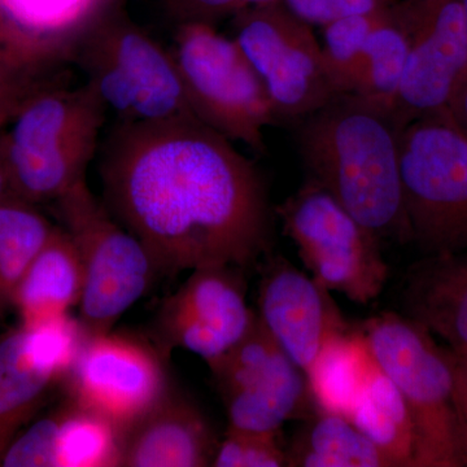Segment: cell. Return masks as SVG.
Masks as SVG:
<instances>
[{"mask_svg": "<svg viewBox=\"0 0 467 467\" xmlns=\"http://www.w3.org/2000/svg\"><path fill=\"white\" fill-rule=\"evenodd\" d=\"M460 355H462V353H460ZM463 356H466V358H467V353H466V355H463Z\"/></svg>", "mask_w": 467, "mask_h": 467, "instance_id": "8d00e7d4", "label": "cell"}, {"mask_svg": "<svg viewBox=\"0 0 467 467\" xmlns=\"http://www.w3.org/2000/svg\"><path fill=\"white\" fill-rule=\"evenodd\" d=\"M313 278L353 303L376 300L389 279L380 242L312 181L275 208Z\"/></svg>", "mask_w": 467, "mask_h": 467, "instance_id": "9c48e42d", "label": "cell"}, {"mask_svg": "<svg viewBox=\"0 0 467 467\" xmlns=\"http://www.w3.org/2000/svg\"><path fill=\"white\" fill-rule=\"evenodd\" d=\"M107 110L86 82L70 88L58 79L30 95L0 135L15 196L57 202L84 181Z\"/></svg>", "mask_w": 467, "mask_h": 467, "instance_id": "3957f363", "label": "cell"}, {"mask_svg": "<svg viewBox=\"0 0 467 467\" xmlns=\"http://www.w3.org/2000/svg\"><path fill=\"white\" fill-rule=\"evenodd\" d=\"M400 171L411 242L427 256L467 251V138L445 110L400 135Z\"/></svg>", "mask_w": 467, "mask_h": 467, "instance_id": "52a82bcc", "label": "cell"}, {"mask_svg": "<svg viewBox=\"0 0 467 467\" xmlns=\"http://www.w3.org/2000/svg\"><path fill=\"white\" fill-rule=\"evenodd\" d=\"M164 358L140 337L112 331L86 337L61 389L126 432L171 391Z\"/></svg>", "mask_w": 467, "mask_h": 467, "instance_id": "7c38bea8", "label": "cell"}, {"mask_svg": "<svg viewBox=\"0 0 467 467\" xmlns=\"http://www.w3.org/2000/svg\"><path fill=\"white\" fill-rule=\"evenodd\" d=\"M125 431L66 399L18 432L0 459L5 467L121 466Z\"/></svg>", "mask_w": 467, "mask_h": 467, "instance_id": "e0dca14e", "label": "cell"}, {"mask_svg": "<svg viewBox=\"0 0 467 467\" xmlns=\"http://www.w3.org/2000/svg\"><path fill=\"white\" fill-rule=\"evenodd\" d=\"M84 285V267L75 242L64 227L55 226L18 285L14 309L23 325L64 317L79 306Z\"/></svg>", "mask_w": 467, "mask_h": 467, "instance_id": "ffe728a7", "label": "cell"}, {"mask_svg": "<svg viewBox=\"0 0 467 467\" xmlns=\"http://www.w3.org/2000/svg\"><path fill=\"white\" fill-rule=\"evenodd\" d=\"M359 330L407 404L414 427V467L463 466L451 350L399 313L373 316Z\"/></svg>", "mask_w": 467, "mask_h": 467, "instance_id": "277c9868", "label": "cell"}, {"mask_svg": "<svg viewBox=\"0 0 467 467\" xmlns=\"http://www.w3.org/2000/svg\"><path fill=\"white\" fill-rule=\"evenodd\" d=\"M57 207L84 267L79 325L86 337L109 333L149 290L156 267L142 243L113 217L86 180L57 199Z\"/></svg>", "mask_w": 467, "mask_h": 467, "instance_id": "ba28073f", "label": "cell"}, {"mask_svg": "<svg viewBox=\"0 0 467 467\" xmlns=\"http://www.w3.org/2000/svg\"><path fill=\"white\" fill-rule=\"evenodd\" d=\"M9 198H16V196H15L14 190H12L11 178H9L5 153H3L2 140H0V202Z\"/></svg>", "mask_w": 467, "mask_h": 467, "instance_id": "836d02e7", "label": "cell"}, {"mask_svg": "<svg viewBox=\"0 0 467 467\" xmlns=\"http://www.w3.org/2000/svg\"><path fill=\"white\" fill-rule=\"evenodd\" d=\"M408 36L407 67L392 115L401 130L441 112L467 75V15L462 0H398Z\"/></svg>", "mask_w": 467, "mask_h": 467, "instance_id": "4fadbf2b", "label": "cell"}, {"mask_svg": "<svg viewBox=\"0 0 467 467\" xmlns=\"http://www.w3.org/2000/svg\"><path fill=\"white\" fill-rule=\"evenodd\" d=\"M306 420L285 450L288 467H393L348 418L316 411Z\"/></svg>", "mask_w": 467, "mask_h": 467, "instance_id": "7402d4cb", "label": "cell"}, {"mask_svg": "<svg viewBox=\"0 0 467 467\" xmlns=\"http://www.w3.org/2000/svg\"><path fill=\"white\" fill-rule=\"evenodd\" d=\"M454 407H456L459 426L467 425V358L453 352Z\"/></svg>", "mask_w": 467, "mask_h": 467, "instance_id": "1f68e13d", "label": "cell"}, {"mask_svg": "<svg viewBox=\"0 0 467 467\" xmlns=\"http://www.w3.org/2000/svg\"><path fill=\"white\" fill-rule=\"evenodd\" d=\"M72 61L121 122L193 116L171 50L119 9L107 8L77 39Z\"/></svg>", "mask_w": 467, "mask_h": 467, "instance_id": "5b68a950", "label": "cell"}, {"mask_svg": "<svg viewBox=\"0 0 467 467\" xmlns=\"http://www.w3.org/2000/svg\"><path fill=\"white\" fill-rule=\"evenodd\" d=\"M233 39L265 86L281 125H295L340 94L312 26L284 0L232 18Z\"/></svg>", "mask_w": 467, "mask_h": 467, "instance_id": "30bf717a", "label": "cell"}, {"mask_svg": "<svg viewBox=\"0 0 467 467\" xmlns=\"http://www.w3.org/2000/svg\"><path fill=\"white\" fill-rule=\"evenodd\" d=\"M100 173L107 208L158 275L244 269L270 254L275 212L260 171L196 117L121 122Z\"/></svg>", "mask_w": 467, "mask_h": 467, "instance_id": "6da1fadb", "label": "cell"}, {"mask_svg": "<svg viewBox=\"0 0 467 467\" xmlns=\"http://www.w3.org/2000/svg\"><path fill=\"white\" fill-rule=\"evenodd\" d=\"M276 0H168V8L178 24L202 23L214 26L223 18L234 17L247 9Z\"/></svg>", "mask_w": 467, "mask_h": 467, "instance_id": "4dcf8cb0", "label": "cell"}, {"mask_svg": "<svg viewBox=\"0 0 467 467\" xmlns=\"http://www.w3.org/2000/svg\"><path fill=\"white\" fill-rule=\"evenodd\" d=\"M214 467H285L287 453L281 444V432L244 431L227 427L218 442Z\"/></svg>", "mask_w": 467, "mask_h": 467, "instance_id": "83f0119b", "label": "cell"}, {"mask_svg": "<svg viewBox=\"0 0 467 467\" xmlns=\"http://www.w3.org/2000/svg\"><path fill=\"white\" fill-rule=\"evenodd\" d=\"M171 50L196 119L256 155L278 119L265 86L234 39L202 23L178 24Z\"/></svg>", "mask_w": 467, "mask_h": 467, "instance_id": "8992f818", "label": "cell"}, {"mask_svg": "<svg viewBox=\"0 0 467 467\" xmlns=\"http://www.w3.org/2000/svg\"><path fill=\"white\" fill-rule=\"evenodd\" d=\"M109 0H0L11 23L41 39L75 48L77 39L106 11Z\"/></svg>", "mask_w": 467, "mask_h": 467, "instance_id": "484cf974", "label": "cell"}, {"mask_svg": "<svg viewBox=\"0 0 467 467\" xmlns=\"http://www.w3.org/2000/svg\"><path fill=\"white\" fill-rule=\"evenodd\" d=\"M348 420L391 460L393 467H414L410 413L398 387L377 362Z\"/></svg>", "mask_w": 467, "mask_h": 467, "instance_id": "603a6c76", "label": "cell"}, {"mask_svg": "<svg viewBox=\"0 0 467 467\" xmlns=\"http://www.w3.org/2000/svg\"><path fill=\"white\" fill-rule=\"evenodd\" d=\"M241 267L192 270L180 290L164 300L156 319L161 352L182 348L216 361L250 331L257 315L245 301Z\"/></svg>", "mask_w": 467, "mask_h": 467, "instance_id": "9a60e30c", "label": "cell"}, {"mask_svg": "<svg viewBox=\"0 0 467 467\" xmlns=\"http://www.w3.org/2000/svg\"><path fill=\"white\" fill-rule=\"evenodd\" d=\"M392 7L353 15L325 26L322 50L340 94H348L349 73L353 64L358 60L370 34L389 17Z\"/></svg>", "mask_w": 467, "mask_h": 467, "instance_id": "4316f807", "label": "cell"}, {"mask_svg": "<svg viewBox=\"0 0 467 467\" xmlns=\"http://www.w3.org/2000/svg\"><path fill=\"white\" fill-rule=\"evenodd\" d=\"M229 427L281 432L287 420L316 413L306 373L282 350L259 316L244 337L208 365Z\"/></svg>", "mask_w": 467, "mask_h": 467, "instance_id": "8fae6325", "label": "cell"}, {"mask_svg": "<svg viewBox=\"0 0 467 467\" xmlns=\"http://www.w3.org/2000/svg\"><path fill=\"white\" fill-rule=\"evenodd\" d=\"M330 292L284 257L267 254L259 285V318L304 373L328 337L350 327Z\"/></svg>", "mask_w": 467, "mask_h": 467, "instance_id": "2e32d148", "label": "cell"}, {"mask_svg": "<svg viewBox=\"0 0 467 467\" xmlns=\"http://www.w3.org/2000/svg\"><path fill=\"white\" fill-rule=\"evenodd\" d=\"M54 229L36 204L18 198L0 202V321L14 309L18 285Z\"/></svg>", "mask_w": 467, "mask_h": 467, "instance_id": "cb8c5ba5", "label": "cell"}, {"mask_svg": "<svg viewBox=\"0 0 467 467\" xmlns=\"http://www.w3.org/2000/svg\"><path fill=\"white\" fill-rule=\"evenodd\" d=\"M389 2L396 3V2H398V0H389Z\"/></svg>", "mask_w": 467, "mask_h": 467, "instance_id": "d590c367", "label": "cell"}, {"mask_svg": "<svg viewBox=\"0 0 467 467\" xmlns=\"http://www.w3.org/2000/svg\"><path fill=\"white\" fill-rule=\"evenodd\" d=\"M445 112L459 128L461 133L467 138V75L451 97Z\"/></svg>", "mask_w": 467, "mask_h": 467, "instance_id": "d6a6232c", "label": "cell"}, {"mask_svg": "<svg viewBox=\"0 0 467 467\" xmlns=\"http://www.w3.org/2000/svg\"><path fill=\"white\" fill-rule=\"evenodd\" d=\"M57 67L0 64V134L30 95L43 86L57 81L51 77Z\"/></svg>", "mask_w": 467, "mask_h": 467, "instance_id": "f1b7e54d", "label": "cell"}, {"mask_svg": "<svg viewBox=\"0 0 467 467\" xmlns=\"http://www.w3.org/2000/svg\"><path fill=\"white\" fill-rule=\"evenodd\" d=\"M86 334L69 315L0 335V459L61 387Z\"/></svg>", "mask_w": 467, "mask_h": 467, "instance_id": "5bb4252c", "label": "cell"}, {"mask_svg": "<svg viewBox=\"0 0 467 467\" xmlns=\"http://www.w3.org/2000/svg\"><path fill=\"white\" fill-rule=\"evenodd\" d=\"M463 2V5H465V11H466V15H467V0H462Z\"/></svg>", "mask_w": 467, "mask_h": 467, "instance_id": "e575fe53", "label": "cell"}, {"mask_svg": "<svg viewBox=\"0 0 467 467\" xmlns=\"http://www.w3.org/2000/svg\"><path fill=\"white\" fill-rule=\"evenodd\" d=\"M374 364L359 327L328 337L306 373L316 410L348 418Z\"/></svg>", "mask_w": 467, "mask_h": 467, "instance_id": "44dd1931", "label": "cell"}, {"mask_svg": "<svg viewBox=\"0 0 467 467\" xmlns=\"http://www.w3.org/2000/svg\"><path fill=\"white\" fill-rule=\"evenodd\" d=\"M285 5L301 20L318 26H327L340 18L368 14L391 7L389 0H284Z\"/></svg>", "mask_w": 467, "mask_h": 467, "instance_id": "f546056e", "label": "cell"}, {"mask_svg": "<svg viewBox=\"0 0 467 467\" xmlns=\"http://www.w3.org/2000/svg\"><path fill=\"white\" fill-rule=\"evenodd\" d=\"M395 5L389 17L368 36L348 79V94L368 98L391 110L400 90L409 54L407 33Z\"/></svg>", "mask_w": 467, "mask_h": 467, "instance_id": "d4e9b609", "label": "cell"}, {"mask_svg": "<svg viewBox=\"0 0 467 467\" xmlns=\"http://www.w3.org/2000/svg\"><path fill=\"white\" fill-rule=\"evenodd\" d=\"M218 442L198 405L171 389L125 432L121 466H212Z\"/></svg>", "mask_w": 467, "mask_h": 467, "instance_id": "ac0fdd59", "label": "cell"}, {"mask_svg": "<svg viewBox=\"0 0 467 467\" xmlns=\"http://www.w3.org/2000/svg\"><path fill=\"white\" fill-rule=\"evenodd\" d=\"M404 316L467 353V254H435L416 264L402 291Z\"/></svg>", "mask_w": 467, "mask_h": 467, "instance_id": "d6986e66", "label": "cell"}, {"mask_svg": "<svg viewBox=\"0 0 467 467\" xmlns=\"http://www.w3.org/2000/svg\"><path fill=\"white\" fill-rule=\"evenodd\" d=\"M308 181L380 242H411L400 171L401 129L392 110L339 94L294 125Z\"/></svg>", "mask_w": 467, "mask_h": 467, "instance_id": "7a4b0ae2", "label": "cell"}]
</instances>
